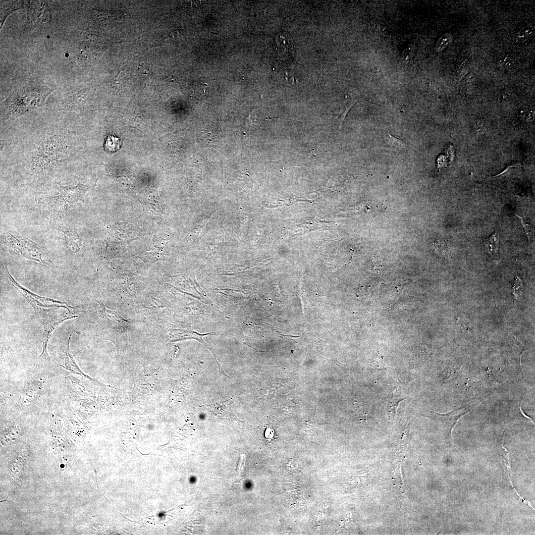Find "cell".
<instances>
[{
	"label": "cell",
	"mask_w": 535,
	"mask_h": 535,
	"mask_svg": "<svg viewBox=\"0 0 535 535\" xmlns=\"http://www.w3.org/2000/svg\"><path fill=\"white\" fill-rule=\"evenodd\" d=\"M53 89L45 85L29 84L11 91L1 104V122L13 121L41 107Z\"/></svg>",
	"instance_id": "2"
},
{
	"label": "cell",
	"mask_w": 535,
	"mask_h": 535,
	"mask_svg": "<svg viewBox=\"0 0 535 535\" xmlns=\"http://www.w3.org/2000/svg\"><path fill=\"white\" fill-rule=\"evenodd\" d=\"M474 403L472 405L469 404L460 408L456 409L451 412L446 414H440L435 412L428 411L426 414L428 415L426 416L435 420L439 421L442 422L452 420L454 421V422L456 423L461 417L468 413L474 407Z\"/></svg>",
	"instance_id": "8"
},
{
	"label": "cell",
	"mask_w": 535,
	"mask_h": 535,
	"mask_svg": "<svg viewBox=\"0 0 535 535\" xmlns=\"http://www.w3.org/2000/svg\"><path fill=\"white\" fill-rule=\"evenodd\" d=\"M61 121L10 122L1 134V162H9L34 186L61 175L78 163L81 150L77 132Z\"/></svg>",
	"instance_id": "1"
},
{
	"label": "cell",
	"mask_w": 535,
	"mask_h": 535,
	"mask_svg": "<svg viewBox=\"0 0 535 535\" xmlns=\"http://www.w3.org/2000/svg\"><path fill=\"white\" fill-rule=\"evenodd\" d=\"M56 220V225L62 233L67 247L71 253H76L80 249V242L78 233L75 229L70 225L68 223L61 221L60 219Z\"/></svg>",
	"instance_id": "7"
},
{
	"label": "cell",
	"mask_w": 535,
	"mask_h": 535,
	"mask_svg": "<svg viewBox=\"0 0 535 535\" xmlns=\"http://www.w3.org/2000/svg\"><path fill=\"white\" fill-rule=\"evenodd\" d=\"M5 242L17 250L25 258L42 263L45 259L43 251L32 241L22 238L14 232L8 231L3 234Z\"/></svg>",
	"instance_id": "4"
},
{
	"label": "cell",
	"mask_w": 535,
	"mask_h": 535,
	"mask_svg": "<svg viewBox=\"0 0 535 535\" xmlns=\"http://www.w3.org/2000/svg\"><path fill=\"white\" fill-rule=\"evenodd\" d=\"M516 216L520 219V220L521 221V224H522V225L523 226V227L524 229L525 232V233H526V235L527 236L528 241H529V242H530L531 236H532V231H533V229H532V226H531L530 224L526 223L524 221V219L522 217H521V216H519L518 215H516Z\"/></svg>",
	"instance_id": "16"
},
{
	"label": "cell",
	"mask_w": 535,
	"mask_h": 535,
	"mask_svg": "<svg viewBox=\"0 0 535 535\" xmlns=\"http://www.w3.org/2000/svg\"><path fill=\"white\" fill-rule=\"evenodd\" d=\"M245 457L244 455H241L239 458L237 466V470L238 472H241L243 470L245 465Z\"/></svg>",
	"instance_id": "17"
},
{
	"label": "cell",
	"mask_w": 535,
	"mask_h": 535,
	"mask_svg": "<svg viewBox=\"0 0 535 535\" xmlns=\"http://www.w3.org/2000/svg\"><path fill=\"white\" fill-rule=\"evenodd\" d=\"M121 143L119 138L114 135H110L107 136L106 139L104 147L106 151L109 152H113L120 148Z\"/></svg>",
	"instance_id": "13"
},
{
	"label": "cell",
	"mask_w": 535,
	"mask_h": 535,
	"mask_svg": "<svg viewBox=\"0 0 535 535\" xmlns=\"http://www.w3.org/2000/svg\"><path fill=\"white\" fill-rule=\"evenodd\" d=\"M45 3L32 2L29 6L28 15V19L33 23H42L49 18L50 12Z\"/></svg>",
	"instance_id": "9"
},
{
	"label": "cell",
	"mask_w": 535,
	"mask_h": 535,
	"mask_svg": "<svg viewBox=\"0 0 535 535\" xmlns=\"http://www.w3.org/2000/svg\"><path fill=\"white\" fill-rule=\"evenodd\" d=\"M499 243V235L497 231L493 233L488 238L484 241L485 247L487 248L489 253L492 256L495 255L498 251Z\"/></svg>",
	"instance_id": "12"
},
{
	"label": "cell",
	"mask_w": 535,
	"mask_h": 535,
	"mask_svg": "<svg viewBox=\"0 0 535 535\" xmlns=\"http://www.w3.org/2000/svg\"><path fill=\"white\" fill-rule=\"evenodd\" d=\"M32 306L38 320L43 325L45 331L47 332V336L50 337L53 330L61 322L75 317L58 315L55 311L56 308L54 310L35 305Z\"/></svg>",
	"instance_id": "5"
},
{
	"label": "cell",
	"mask_w": 535,
	"mask_h": 535,
	"mask_svg": "<svg viewBox=\"0 0 535 535\" xmlns=\"http://www.w3.org/2000/svg\"><path fill=\"white\" fill-rule=\"evenodd\" d=\"M406 399V397L401 389L397 386L395 389L392 395L387 401L386 411L389 417L394 418L397 413V409L400 402Z\"/></svg>",
	"instance_id": "10"
},
{
	"label": "cell",
	"mask_w": 535,
	"mask_h": 535,
	"mask_svg": "<svg viewBox=\"0 0 535 535\" xmlns=\"http://www.w3.org/2000/svg\"><path fill=\"white\" fill-rule=\"evenodd\" d=\"M23 1H6L1 2L0 5V27H1L5 18L14 10L23 7Z\"/></svg>",
	"instance_id": "11"
},
{
	"label": "cell",
	"mask_w": 535,
	"mask_h": 535,
	"mask_svg": "<svg viewBox=\"0 0 535 535\" xmlns=\"http://www.w3.org/2000/svg\"><path fill=\"white\" fill-rule=\"evenodd\" d=\"M433 249L438 254L447 257L449 253V248L444 243L442 242H436L433 244Z\"/></svg>",
	"instance_id": "15"
},
{
	"label": "cell",
	"mask_w": 535,
	"mask_h": 535,
	"mask_svg": "<svg viewBox=\"0 0 535 535\" xmlns=\"http://www.w3.org/2000/svg\"><path fill=\"white\" fill-rule=\"evenodd\" d=\"M88 189L80 183L65 186L58 184L50 194L38 199L39 208L46 216L60 219L68 210L83 199Z\"/></svg>",
	"instance_id": "3"
},
{
	"label": "cell",
	"mask_w": 535,
	"mask_h": 535,
	"mask_svg": "<svg viewBox=\"0 0 535 535\" xmlns=\"http://www.w3.org/2000/svg\"><path fill=\"white\" fill-rule=\"evenodd\" d=\"M355 102H354L353 100L347 99L343 105V107L341 108L338 118V122L339 124L340 129H341L342 127L343 122L346 115L347 114L348 112L351 108V107L355 104Z\"/></svg>",
	"instance_id": "14"
},
{
	"label": "cell",
	"mask_w": 535,
	"mask_h": 535,
	"mask_svg": "<svg viewBox=\"0 0 535 535\" xmlns=\"http://www.w3.org/2000/svg\"><path fill=\"white\" fill-rule=\"evenodd\" d=\"M7 271L8 276L9 278L11 280L14 286L22 293V294L30 303L31 305H35L46 308L62 307L64 308H66L68 311H69V308L67 307L68 306V305L64 306V305H67L65 302L54 300L51 298L41 297L31 292V291L21 286L18 282H17L14 279V278H13V277L10 274L7 269Z\"/></svg>",
	"instance_id": "6"
}]
</instances>
